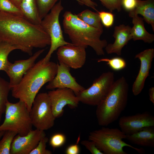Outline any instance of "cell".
<instances>
[{
  "label": "cell",
  "mask_w": 154,
  "mask_h": 154,
  "mask_svg": "<svg viewBox=\"0 0 154 154\" xmlns=\"http://www.w3.org/2000/svg\"><path fill=\"white\" fill-rule=\"evenodd\" d=\"M0 41L17 47L29 55L34 48L50 45V39L41 25L23 17L0 11Z\"/></svg>",
  "instance_id": "1"
},
{
  "label": "cell",
  "mask_w": 154,
  "mask_h": 154,
  "mask_svg": "<svg viewBox=\"0 0 154 154\" xmlns=\"http://www.w3.org/2000/svg\"><path fill=\"white\" fill-rule=\"evenodd\" d=\"M58 64L39 60L25 74L20 82L11 88L12 96L23 102L30 112L33 102L41 88L55 76Z\"/></svg>",
  "instance_id": "2"
},
{
  "label": "cell",
  "mask_w": 154,
  "mask_h": 154,
  "mask_svg": "<svg viewBox=\"0 0 154 154\" xmlns=\"http://www.w3.org/2000/svg\"><path fill=\"white\" fill-rule=\"evenodd\" d=\"M62 25L65 33L71 43L85 48L91 47L99 56L104 55V48L108 44L105 39L100 38L103 30L99 29L85 23L70 11H66L63 15Z\"/></svg>",
  "instance_id": "3"
},
{
  "label": "cell",
  "mask_w": 154,
  "mask_h": 154,
  "mask_svg": "<svg viewBox=\"0 0 154 154\" xmlns=\"http://www.w3.org/2000/svg\"><path fill=\"white\" fill-rule=\"evenodd\" d=\"M129 85L122 76L114 81L105 98L97 106L96 115L98 124L106 126L117 120L126 106Z\"/></svg>",
  "instance_id": "4"
},
{
  "label": "cell",
  "mask_w": 154,
  "mask_h": 154,
  "mask_svg": "<svg viewBox=\"0 0 154 154\" xmlns=\"http://www.w3.org/2000/svg\"><path fill=\"white\" fill-rule=\"evenodd\" d=\"M126 135L117 128L103 127L100 129L90 132L88 140L94 141L98 149L105 154H127L123 150L125 147L131 148L141 154L145 151L124 142Z\"/></svg>",
  "instance_id": "5"
},
{
  "label": "cell",
  "mask_w": 154,
  "mask_h": 154,
  "mask_svg": "<svg viewBox=\"0 0 154 154\" xmlns=\"http://www.w3.org/2000/svg\"><path fill=\"white\" fill-rule=\"evenodd\" d=\"M5 113V118L0 125V131H12L23 136L32 129L30 112L23 102L19 100L14 103L8 101Z\"/></svg>",
  "instance_id": "6"
},
{
  "label": "cell",
  "mask_w": 154,
  "mask_h": 154,
  "mask_svg": "<svg viewBox=\"0 0 154 154\" xmlns=\"http://www.w3.org/2000/svg\"><path fill=\"white\" fill-rule=\"evenodd\" d=\"M63 9L62 0H60L42 20L40 25L50 39L49 50L42 58L44 62L50 61L53 53L59 47L70 43L65 40L59 21L60 14Z\"/></svg>",
  "instance_id": "7"
},
{
  "label": "cell",
  "mask_w": 154,
  "mask_h": 154,
  "mask_svg": "<svg viewBox=\"0 0 154 154\" xmlns=\"http://www.w3.org/2000/svg\"><path fill=\"white\" fill-rule=\"evenodd\" d=\"M114 73L108 72L102 74L92 85L76 95L80 102L84 104L97 106L105 98L114 82Z\"/></svg>",
  "instance_id": "8"
},
{
  "label": "cell",
  "mask_w": 154,
  "mask_h": 154,
  "mask_svg": "<svg viewBox=\"0 0 154 154\" xmlns=\"http://www.w3.org/2000/svg\"><path fill=\"white\" fill-rule=\"evenodd\" d=\"M30 115L33 126L37 129L44 131L54 126L56 118L52 112L48 93L37 94L33 102Z\"/></svg>",
  "instance_id": "9"
},
{
  "label": "cell",
  "mask_w": 154,
  "mask_h": 154,
  "mask_svg": "<svg viewBox=\"0 0 154 154\" xmlns=\"http://www.w3.org/2000/svg\"><path fill=\"white\" fill-rule=\"evenodd\" d=\"M53 115L55 118L62 116L64 108L68 105L70 108H77L80 102L74 92L67 88H57L48 92Z\"/></svg>",
  "instance_id": "10"
},
{
  "label": "cell",
  "mask_w": 154,
  "mask_h": 154,
  "mask_svg": "<svg viewBox=\"0 0 154 154\" xmlns=\"http://www.w3.org/2000/svg\"><path fill=\"white\" fill-rule=\"evenodd\" d=\"M86 48L71 43L60 46L56 53L59 63L70 68L77 69L82 68L86 60Z\"/></svg>",
  "instance_id": "11"
},
{
  "label": "cell",
  "mask_w": 154,
  "mask_h": 154,
  "mask_svg": "<svg viewBox=\"0 0 154 154\" xmlns=\"http://www.w3.org/2000/svg\"><path fill=\"white\" fill-rule=\"evenodd\" d=\"M118 124L122 131L126 135H130L145 127L154 126V117L148 112L123 116L119 118Z\"/></svg>",
  "instance_id": "12"
},
{
  "label": "cell",
  "mask_w": 154,
  "mask_h": 154,
  "mask_svg": "<svg viewBox=\"0 0 154 154\" xmlns=\"http://www.w3.org/2000/svg\"><path fill=\"white\" fill-rule=\"evenodd\" d=\"M44 131L36 129L24 136L17 134L12 141L10 154H29L40 140L46 136Z\"/></svg>",
  "instance_id": "13"
},
{
  "label": "cell",
  "mask_w": 154,
  "mask_h": 154,
  "mask_svg": "<svg viewBox=\"0 0 154 154\" xmlns=\"http://www.w3.org/2000/svg\"><path fill=\"white\" fill-rule=\"evenodd\" d=\"M58 64L56 74L46 86V89L67 88L71 89L76 95L85 88L78 84L71 75L69 67L63 64Z\"/></svg>",
  "instance_id": "14"
},
{
  "label": "cell",
  "mask_w": 154,
  "mask_h": 154,
  "mask_svg": "<svg viewBox=\"0 0 154 154\" xmlns=\"http://www.w3.org/2000/svg\"><path fill=\"white\" fill-rule=\"evenodd\" d=\"M44 50V49H42L27 59L10 63L4 71L9 78V82L11 88L20 82L25 74L35 64L36 60Z\"/></svg>",
  "instance_id": "15"
},
{
  "label": "cell",
  "mask_w": 154,
  "mask_h": 154,
  "mask_svg": "<svg viewBox=\"0 0 154 154\" xmlns=\"http://www.w3.org/2000/svg\"><path fill=\"white\" fill-rule=\"evenodd\" d=\"M154 57L153 48L145 49L135 56V58L140 60L141 64L138 74L132 86V92L135 96L140 94L143 88L145 80L149 76Z\"/></svg>",
  "instance_id": "16"
},
{
  "label": "cell",
  "mask_w": 154,
  "mask_h": 154,
  "mask_svg": "<svg viewBox=\"0 0 154 154\" xmlns=\"http://www.w3.org/2000/svg\"><path fill=\"white\" fill-rule=\"evenodd\" d=\"M131 27L128 25L121 24L116 26L112 35L115 38L113 43L108 44L105 50L108 54L114 53L118 55L121 54L122 48L132 39L131 33Z\"/></svg>",
  "instance_id": "17"
},
{
  "label": "cell",
  "mask_w": 154,
  "mask_h": 154,
  "mask_svg": "<svg viewBox=\"0 0 154 154\" xmlns=\"http://www.w3.org/2000/svg\"><path fill=\"white\" fill-rule=\"evenodd\" d=\"M140 14L145 21L151 25L154 31V0H137L135 8L129 11L130 17L134 15Z\"/></svg>",
  "instance_id": "18"
},
{
  "label": "cell",
  "mask_w": 154,
  "mask_h": 154,
  "mask_svg": "<svg viewBox=\"0 0 154 154\" xmlns=\"http://www.w3.org/2000/svg\"><path fill=\"white\" fill-rule=\"evenodd\" d=\"M125 139L131 143L141 146L154 147V126L144 127L138 132L126 135Z\"/></svg>",
  "instance_id": "19"
},
{
  "label": "cell",
  "mask_w": 154,
  "mask_h": 154,
  "mask_svg": "<svg viewBox=\"0 0 154 154\" xmlns=\"http://www.w3.org/2000/svg\"><path fill=\"white\" fill-rule=\"evenodd\" d=\"M132 18L133 26L131 28V33L134 41L143 40L148 43H152L154 40V35L148 32L145 27L144 19L138 15H134Z\"/></svg>",
  "instance_id": "20"
},
{
  "label": "cell",
  "mask_w": 154,
  "mask_h": 154,
  "mask_svg": "<svg viewBox=\"0 0 154 154\" xmlns=\"http://www.w3.org/2000/svg\"><path fill=\"white\" fill-rule=\"evenodd\" d=\"M19 8L24 17L34 24L40 25L42 19L36 0H22Z\"/></svg>",
  "instance_id": "21"
},
{
  "label": "cell",
  "mask_w": 154,
  "mask_h": 154,
  "mask_svg": "<svg viewBox=\"0 0 154 154\" xmlns=\"http://www.w3.org/2000/svg\"><path fill=\"white\" fill-rule=\"evenodd\" d=\"M76 15L80 19L89 25L103 30V25L97 12H95L86 9Z\"/></svg>",
  "instance_id": "22"
},
{
  "label": "cell",
  "mask_w": 154,
  "mask_h": 154,
  "mask_svg": "<svg viewBox=\"0 0 154 154\" xmlns=\"http://www.w3.org/2000/svg\"><path fill=\"white\" fill-rule=\"evenodd\" d=\"M17 49L19 50L17 46L0 41V70L5 71L11 62L8 59L9 54Z\"/></svg>",
  "instance_id": "23"
},
{
  "label": "cell",
  "mask_w": 154,
  "mask_h": 154,
  "mask_svg": "<svg viewBox=\"0 0 154 154\" xmlns=\"http://www.w3.org/2000/svg\"><path fill=\"white\" fill-rule=\"evenodd\" d=\"M11 87L9 83L0 76V123L3 114L5 113L6 104Z\"/></svg>",
  "instance_id": "24"
},
{
  "label": "cell",
  "mask_w": 154,
  "mask_h": 154,
  "mask_svg": "<svg viewBox=\"0 0 154 154\" xmlns=\"http://www.w3.org/2000/svg\"><path fill=\"white\" fill-rule=\"evenodd\" d=\"M17 133L13 131H5L0 140V154H10L12 143Z\"/></svg>",
  "instance_id": "25"
},
{
  "label": "cell",
  "mask_w": 154,
  "mask_h": 154,
  "mask_svg": "<svg viewBox=\"0 0 154 154\" xmlns=\"http://www.w3.org/2000/svg\"><path fill=\"white\" fill-rule=\"evenodd\" d=\"M0 11L23 17L21 9L9 0H0Z\"/></svg>",
  "instance_id": "26"
},
{
  "label": "cell",
  "mask_w": 154,
  "mask_h": 154,
  "mask_svg": "<svg viewBox=\"0 0 154 154\" xmlns=\"http://www.w3.org/2000/svg\"><path fill=\"white\" fill-rule=\"evenodd\" d=\"M40 17L42 20L58 0H36Z\"/></svg>",
  "instance_id": "27"
},
{
  "label": "cell",
  "mask_w": 154,
  "mask_h": 154,
  "mask_svg": "<svg viewBox=\"0 0 154 154\" xmlns=\"http://www.w3.org/2000/svg\"><path fill=\"white\" fill-rule=\"evenodd\" d=\"M105 62L113 70L118 71L124 68L126 66V61L120 57H115L111 58H103L99 59L98 62Z\"/></svg>",
  "instance_id": "28"
},
{
  "label": "cell",
  "mask_w": 154,
  "mask_h": 154,
  "mask_svg": "<svg viewBox=\"0 0 154 154\" xmlns=\"http://www.w3.org/2000/svg\"><path fill=\"white\" fill-rule=\"evenodd\" d=\"M48 140V138L46 136L42 137L29 154H51L52 152L46 149V144Z\"/></svg>",
  "instance_id": "29"
},
{
  "label": "cell",
  "mask_w": 154,
  "mask_h": 154,
  "mask_svg": "<svg viewBox=\"0 0 154 154\" xmlns=\"http://www.w3.org/2000/svg\"><path fill=\"white\" fill-rule=\"evenodd\" d=\"M102 5L108 9L110 12L116 10L118 12L121 9L122 0H98Z\"/></svg>",
  "instance_id": "30"
},
{
  "label": "cell",
  "mask_w": 154,
  "mask_h": 154,
  "mask_svg": "<svg viewBox=\"0 0 154 154\" xmlns=\"http://www.w3.org/2000/svg\"><path fill=\"white\" fill-rule=\"evenodd\" d=\"M102 25L107 28L113 25L114 21V16L112 12L97 11Z\"/></svg>",
  "instance_id": "31"
},
{
  "label": "cell",
  "mask_w": 154,
  "mask_h": 154,
  "mask_svg": "<svg viewBox=\"0 0 154 154\" xmlns=\"http://www.w3.org/2000/svg\"><path fill=\"white\" fill-rule=\"evenodd\" d=\"M66 137L62 133H58L53 134L50 138L49 142L50 145L54 148L62 146L66 141Z\"/></svg>",
  "instance_id": "32"
},
{
  "label": "cell",
  "mask_w": 154,
  "mask_h": 154,
  "mask_svg": "<svg viewBox=\"0 0 154 154\" xmlns=\"http://www.w3.org/2000/svg\"><path fill=\"white\" fill-rule=\"evenodd\" d=\"M81 143L92 154H104L98 149L95 142L92 141L83 140L81 142Z\"/></svg>",
  "instance_id": "33"
},
{
  "label": "cell",
  "mask_w": 154,
  "mask_h": 154,
  "mask_svg": "<svg viewBox=\"0 0 154 154\" xmlns=\"http://www.w3.org/2000/svg\"><path fill=\"white\" fill-rule=\"evenodd\" d=\"M137 0H122V6L126 11H129L134 9L135 7Z\"/></svg>",
  "instance_id": "34"
},
{
  "label": "cell",
  "mask_w": 154,
  "mask_h": 154,
  "mask_svg": "<svg viewBox=\"0 0 154 154\" xmlns=\"http://www.w3.org/2000/svg\"><path fill=\"white\" fill-rule=\"evenodd\" d=\"M79 139V137L76 143L70 145L67 148L65 151L66 154H79L80 153V149L78 143Z\"/></svg>",
  "instance_id": "35"
},
{
  "label": "cell",
  "mask_w": 154,
  "mask_h": 154,
  "mask_svg": "<svg viewBox=\"0 0 154 154\" xmlns=\"http://www.w3.org/2000/svg\"><path fill=\"white\" fill-rule=\"evenodd\" d=\"M78 4L81 5H85L95 10L96 11V7L98 6L96 3L91 0H76Z\"/></svg>",
  "instance_id": "36"
},
{
  "label": "cell",
  "mask_w": 154,
  "mask_h": 154,
  "mask_svg": "<svg viewBox=\"0 0 154 154\" xmlns=\"http://www.w3.org/2000/svg\"><path fill=\"white\" fill-rule=\"evenodd\" d=\"M149 93L150 100L154 104V88L152 87L149 89Z\"/></svg>",
  "instance_id": "37"
},
{
  "label": "cell",
  "mask_w": 154,
  "mask_h": 154,
  "mask_svg": "<svg viewBox=\"0 0 154 154\" xmlns=\"http://www.w3.org/2000/svg\"><path fill=\"white\" fill-rule=\"evenodd\" d=\"M15 5L19 8L20 5L22 0H9Z\"/></svg>",
  "instance_id": "38"
},
{
  "label": "cell",
  "mask_w": 154,
  "mask_h": 154,
  "mask_svg": "<svg viewBox=\"0 0 154 154\" xmlns=\"http://www.w3.org/2000/svg\"><path fill=\"white\" fill-rule=\"evenodd\" d=\"M5 131H0V139L2 137Z\"/></svg>",
  "instance_id": "39"
}]
</instances>
